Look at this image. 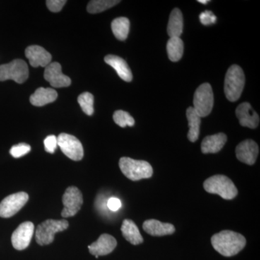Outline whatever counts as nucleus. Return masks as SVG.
<instances>
[{"label": "nucleus", "mask_w": 260, "mask_h": 260, "mask_svg": "<svg viewBox=\"0 0 260 260\" xmlns=\"http://www.w3.org/2000/svg\"><path fill=\"white\" fill-rule=\"evenodd\" d=\"M205 190L210 194H218L223 199H234L238 194V190L234 182L223 175H215L205 181Z\"/></svg>", "instance_id": "obj_4"}, {"label": "nucleus", "mask_w": 260, "mask_h": 260, "mask_svg": "<svg viewBox=\"0 0 260 260\" xmlns=\"http://www.w3.org/2000/svg\"><path fill=\"white\" fill-rule=\"evenodd\" d=\"M193 104V109L200 117L209 115L214 104L213 89L209 83H203L198 87L194 93Z\"/></svg>", "instance_id": "obj_6"}, {"label": "nucleus", "mask_w": 260, "mask_h": 260, "mask_svg": "<svg viewBox=\"0 0 260 260\" xmlns=\"http://www.w3.org/2000/svg\"><path fill=\"white\" fill-rule=\"evenodd\" d=\"M226 141L227 136L224 133L205 137L202 142V152L204 154L217 153L223 148Z\"/></svg>", "instance_id": "obj_18"}, {"label": "nucleus", "mask_w": 260, "mask_h": 260, "mask_svg": "<svg viewBox=\"0 0 260 260\" xmlns=\"http://www.w3.org/2000/svg\"><path fill=\"white\" fill-rule=\"evenodd\" d=\"M78 102L84 113L88 116L93 115L94 98L91 93L85 92V93L80 94L78 97Z\"/></svg>", "instance_id": "obj_27"}, {"label": "nucleus", "mask_w": 260, "mask_h": 260, "mask_svg": "<svg viewBox=\"0 0 260 260\" xmlns=\"http://www.w3.org/2000/svg\"><path fill=\"white\" fill-rule=\"evenodd\" d=\"M46 151L49 153H54L57 148V138L55 135H49L44 141Z\"/></svg>", "instance_id": "obj_30"}, {"label": "nucleus", "mask_w": 260, "mask_h": 260, "mask_svg": "<svg viewBox=\"0 0 260 260\" xmlns=\"http://www.w3.org/2000/svg\"><path fill=\"white\" fill-rule=\"evenodd\" d=\"M212 245L219 254L224 256L237 255L245 247V238L232 231H222L211 238Z\"/></svg>", "instance_id": "obj_1"}, {"label": "nucleus", "mask_w": 260, "mask_h": 260, "mask_svg": "<svg viewBox=\"0 0 260 260\" xmlns=\"http://www.w3.org/2000/svg\"><path fill=\"white\" fill-rule=\"evenodd\" d=\"M66 3V0H47L46 2L47 8L53 13L61 11Z\"/></svg>", "instance_id": "obj_32"}, {"label": "nucleus", "mask_w": 260, "mask_h": 260, "mask_svg": "<svg viewBox=\"0 0 260 260\" xmlns=\"http://www.w3.org/2000/svg\"><path fill=\"white\" fill-rule=\"evenodd\" d=\"M34 233V225L32 222L26 221L20 224L12 235L13 247L17 250L26 249L31 242Z\"/></svg>", "instance_id": "obj_11"}, {"label": "nucleus", "mask_w": 260, "mask_h": 260, "mask_svg": "<svg viewBox=\"0 0 260 260\" xmlns=\"http://www.w3.org/2000/svg\"><path fill=\"white\" fill-rule=\"evenodd\" d=\"M28 199V194L24 191L7 197L0 203V217L8 218L13 216L26 204Z\"/></svg>", "instance_id": "obj_10"}, {"label": "nucleus", "mask_w": 260, "mask_h": 260, "mask_svg": "<svg viewBox=\"0 0 260 260\" xmlns=\"http://www.w3.org/2000/svg\"><path fill=\"white\" fill-rule=\"evenodd\" d=\"M107 207L112 211L116 212L120 209L121 207V201L118 198H111L107 201Z\"/></svg>", "instance_id": "obj_33"}, {"label": "nucleus", "mask_w": 260, "mask_h": 260, "mask_svg": "<svg viewBox=\"0 0 260 260\" xmlns=\"http://www.w3.org/2000/svg\"><path fill=\"white\" fill-rule=\"evenodd\" d=\"M200 20L204 25H210L216 23L217 17L213 14V12L206 10L200 15Z\"/></svg>", "instance_id": "obj_31"}, {"label": "nucleus", "mask_w": 260, "mask_h": 260, "mask_svg": "<svg viewBox=\"0 0 260 260\" xmlns=\"http://www.w3.org/2000/svg\"><path fill=\"white\" fill-rule=\"evenodd\" d=\"M186 114L189 127L187 138L191 143H194L199 138L201 117L197 114L193 107L188 108Z\"/></svg>", "instance_id": "obj_23"}, {"label": "nucleus", "mask_w": 260, "mask_h": 260, "mask_svg": "<svg viewBox=\"0 0 260 260\" xmlns=\"http://www.w3.org/2000/svg\"><path fill=\"white\" fill-rule=\"evenodd\" d=\"M119 165L122 174L132 181L149 179L153 174L151 165L145 160L123 157L119 160Z\"/></svg>", "instance_id": "obj_3"}, {"label": "nucleus", "mask_w": 260, "mask_h": 260, "mask_svg": "<svg viewBox=\"0 0 260 260\" xmlns=\"http://www.w3.org/2000/svg\"><path fill=\"white\" fill-rule=\"evenodd\" d=\"M236 154L239 161L251 166L257 158L259 147L254 140H246L237 145Z\"/></svg>", "instance_id": "obj_13"}, {"label": "nucleus", "mask_w": 260, "mask_h": 260, "mask_svg": "<svg viewBox=\"0 0 260 260\" xmlns=\"http://www.w3.org/2000/svg\"><path fill=\"white\" fill-rule=\"evenodd\" d=\"M25 56L32 68L42 67L46 68L51 63V55L40 46L32 45L27 47L25 51Z\"/></svg>", "instance_id": "obj_16"}, {"label": "nucleus", "mask_w": 260, "mask_h": 260, "mask_svg": "<svg viewBox=\"0 0 260 260\" xmlns=\"http://www.w3.org/2000/svg\"><path fill=\"white\" fill-rule=\"evenodd\" d=\"M44 76L54 88H64L71 85V79L63 74L61 64L58 62L50 63L46 67Z\"/></svg>", "instance_id": "obj_12"}, {"label": "nucleus", "mask_w": 260, "mask_h": 260, "mask_svg": "<svg viewBox=\"0 0 260 260\" xmlns=\"http://www.w3.org/2000/svg\"><path fill=\"white\" fill-rule=\"evenodd\" d=\"M119 3L120 1H117V0H93L88 3L87 11L91 14L102 13L119 4Z\"/></svg>", "instance_id": "obj_26"}, {"label": "nucleus", "mask_w": 260, "mask_h": 260, "mask_svg": "<svg viewBox=\"0 0 260 260\" xmlns=\"http://www.w3.org/2000/svg\"><path fill=\"white\" fill-rule=\"evenodd\" d=\"M121 231L123 237L133 245H138L143 242V238L139 229L133 220L125 219L121 225Z\"/></svg>", "instance_id": "obj_21"}, {"label": "nucleus", "mask_w": 260, "mask_h": 260, "mask_svg": "<svg viewBox=\"0 0 260 260\" xmlns=\"http://www.w3.org/2000/svg\"><path fill=\"white\" fill-rule=\"evenodd\" d=\"M28 65L23 59H15L8 64L0 65V81L13 80L21 84L28 78Z\"/></svg>", "instance_id": "obj_7"}, {"label": "nucleus", "mask_w": 260, "mask_h": 260, "mask_svg": "<svg viewBox=\"0 0 260 260\" xmlns=\"http://www.w3.org/2000/svg\"><path fill=\"white\" fill-rule=\"evenodd\" d=\"M58 94L52 88H39L30 97V104L35 107H44L48 104L55 102Z\"/></svg>", "instance_id": "obj_20"}, {"label": "nucleus", "mask_w": 260, "mask_h": 260, "mask_svg": "<svg viewBox=\"0 0 260 260\" xmlns=\"http://www.w3.org/2000/svg\"><path fill=\"white\" fill-rule=\"evenodd\" d=\"M117 245L116 239L109 234H104L100 236L96 242L88 246L90 254L99 258V256L107 255L115 249Z\"/></svg>", "instance_id": "obj_15"}, {"label": "nucleus", "mask_w": 260, "mask_h": 260, "mask_svg": "<svg viewBox=\"0 0 260 260\" xmlns=\"http://www.w3.org/2000/svg\"><path fill=\"white\" fill-rule=\"evenodd\" d=\"M168 56L171 61H178L180 60L184 53V43L180 38H170L167 42Z\"/></svg>", "instance_id": "obj_24"}, {"label": "nucleus", "mask_w": 260, "mask_h": 260, "mask_svg": "<svg viewBox=\"0 0 260 260\" xmlns=\"http://www.w3.org/2000/svg\"><path fill=\"white\" fill-rule=\"evenodd\" d=\"M143 227L147 234L153 237L171 235L175 232V227L172 224L162 223L155 219L145 220Z\"/></svg>", "instance_id": "obj_17"}, {"label": "nucleus", "mask_w": 260, "mask_h": 260, "mask_svg": "<svg viewBox=\"0 0 260 260\" xmlns=\"http://www.w3.org/2000/svg\"><path fill=\"white\" fill-rule=\"evenodd\" d=\"M114 122L121 127H125L126 126H133L135 125V119L129 113L122 110L116 111L113 115Z\"/></svg>", "instance_id": "obj_28"}, {"label": "nucleus", "mask_w": 260, "mask_h": 260, "mask_svg": "<svg viewBox=\"0 0 260 260\" xmlns=\"http://www.w3.org/2000/svg\"><path fill=\"white\" fill-rule=\"evenodd\" d=\"M129 19L120 17L114 19L112 23V30L113 34L116 39L119 41L126 40L129 31Z\"/></svg>", "instance_id": "obj_25"}, {"label": "nucleus", "mask_w": 260, "mask_h": 260, "mask_svg": "<svg viewBox=\"0 0 260 260\" xmlns=\"http://www.w3.org/2000/svg\"><path fill=\"white\" fill-rule=\"evenodd\" d=\"M208 0H198V3H202V4L206 5L208 3Z\"/></svg>", "instance_id": "obj_34"}, {"label": "nucleus", "mask_w": 260, "mask_h": 260, "mask_svg": "<svg viewBox=\"0 0 260 260\" xmlns=\"http://www.w3.org/2000/svg\"><path fill=\"white\" fill-rule=\"evenodd\" d=\"M57 145L66 156L79 161L84 156L83 147L78 138L73 135L61 133L57 137Z\"/></svg>", "instance_id": "obj_8"}, {"label": "nucleus", "mask_w": 260, "mask_h": 260, "mask_svg": "<svg viewBox=\"0 0 260 260\" xmlns=\"http://www.w3.org/2000/svg\"><path fill=\"white\" fill-rule=\"evenodd\" d=\"M69 226L66 220L49 219L39 224L36 231V239L39 245H48L54 242L56 233L63 232Z\"/></svg>", "instance_id": "obj_5"}, {"label": "nucleus", "mask_w": 260, "mask_h": 260, "mask_svg": "<svg viewBox=\"0 0 260 260\" xmlns=\"http://www.w3.org/2000/svg\"><path fill=\"white\" fill-rule=\"evenodd\" d=\"M104 61L116 70V73L121 79L126 82L132 81L133 74H132L131 70L128 66L127 63L122 58L109 54V55L105 56Z\"/></svg>", "instance_id": "obj_19"}, {"label": "nucleus", "mask_w": 260, "mask_h": 260, "mask_svg": "<svg viewBox=\"0 0 260 260\" xmlns=\"http://www.w3.org/2000/svg\"><path fill=\"white\" fill-rule=\"evenodd\" d=\"M64 208L61 211L63 218H69L76 215L83 204L81 191L75 186H70L65 191L62 197Z\"/></svg>", "instance_id": "obj_9"}, {"label": "nucleus", "mask_w": 260, "mask_h": 260, "mask_svg": "<svg viewBox=\"0 0 260 260\" xmlns=\"http://www.w3.org/2000/svg\"><path fill=\"white\" fill-rule=\"evenodd\" d=\"M31 150L30 145L26 143H19L18 145H13L10 150V153L15 158H20L23 155H26Z\"/></svg>", "instance_id": "obj_29"}, {"label": "nucleus", "mask_w": 260, "mask_h": 260, "mask_svg": "<svg viewBox=\"0 0 260 260\" xmlns=\"http://www.w3.org/2000/svg\"><path fill=\"white\" fill-rule=\"evenodd\" d=\"M245 85V76L242 68L234 64L228 70L224 82V92L229 102H237Z\"/></svg>", "instance_id": "obj_2"}, {"label": "nucleus", "mask_w": 260, "mask_h": 260, "mask_svg": "<svg viewBox=\"0 0 260 260\" xmlns=\"http://www.w3.org/2000/svg\"><path fill=\"white\" fill-rule=\"evenodd\" d=\"M167 32L170 38H179L183 32V15L181 10L175 8L169 16Z\"/></svg>", "instance_id": "obj_22"}, {"label": "nucleus", "mask_w": 260, "mask_h": 260, "mask_svg": "<svg viewBox=\"0 0 260 260\" xmlns=\"http://www.w3.org/2000/svg\"><path fill=\"white\" fill-rule=\"evenodd\" d=\"M236 115L239 119V124L242 126L255 129L259 125V116L249 103H242L238 106L236 109Z\"/></svg>", "instance_id": "obj_14"}]
</instances>
